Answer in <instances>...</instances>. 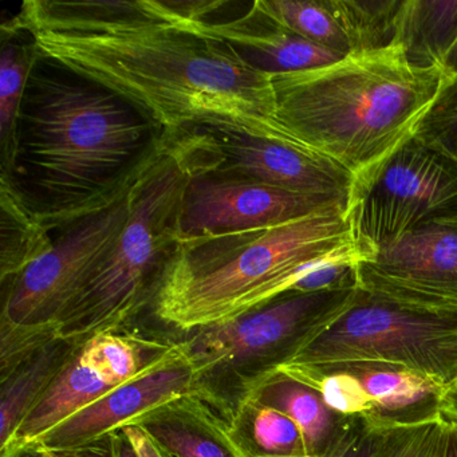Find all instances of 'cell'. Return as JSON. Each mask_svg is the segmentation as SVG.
Wrapping results in <instances>:
<instances>
[{"instance_id": "cell-1", "label": "cell", "mask_w": 457, "mask_h": 457, "mask_svg": "<svg viewBox=\"0 0 457 457\" xmlns=\"http://www.w3.org/2000/svg\"><path fill=\"white\" fill-rule=\"evenodd\" d=\"M10 25L39 55L140 109L164 132H229L298 143L275 120L270 74L205 21H184L159 0H29Z\"/></svg>"}, {"instance_id": "cell-2", "label": "cell", "mask_w": 457, "mask_h": 457, "mask_svg": "<svg viewBox=\"0 0 457 457\" xmlns=\"http://www.w3.org/2000/svg\"><path fill=\"white\" fill-rule=\"evenodd\" d=\"M49 62L44 66L39 55L31 71L14 172L4 176L52 229L117 202L165 132L125 98Z\"/></svg>"}, {"instance_id": "cell-3", "label": "cell", "mask_w": 457, "mask_h": 457, "mask_svg": "<svg viewBox=\"0 0 457 457\" xmlns=\"http://www.w3.org/2000/svg\"><path fill=\"white\" fill-rule=\"evenodd\" d=\"M411 65L401 46L271 76L275 120L302 145L360 176L416 135L448 79Z\"/></svg>"}, {"instance_id": "cell-4", "label": "cell", "mask_w": 457, "mask_h": 457, "mask_svg": "<svg viewBox=\"0 0 457 457\" xmlns=\"http://www.w3.org/2000/svg\"><path fill=\"white\" fill-rule=\"evenodd\" d=\"M357 247L344 211L180 239L152 312L179 333L205 328L269 303L320 262Z\"/></svg>"}, {"instance_id": "cell-5", "label": "cell", "mask_w": 457, "mask_h": 457, "mask_svg": "<svg viewBox=\"0 0 457 457\" xmlns=\"http://www.w3.org/2000/svg\"><path fill=\"white\" fill-rule=\"evenodd\" d=\"M219 162L220 149L212 133L165 132L159 151L133 183L125 228L61 315L58 336L82 344L104 331L129 328L154 309L180 242L187 187L197 172Z\"/></svg>"}, {"instance_id": "cell-6", "label": "cell", "mask_w": 457, "mask_h": 457, "mask_svg": "<svg viewBox=\"0 0 457 457\" xmlns=\"http://www.w3.org/2000/svg\"><path fill=\"white\" fill-rule=\"evenodd\" d=\"M357 288L288 291L245 314L180 333L179 345L195 371L192 395L231 422L259 386L352 306Z\"/></svg>"}, {"instance_id": "cell-7", "label": "cell", "mask_w": 457, "mask_h": 457, "mask_svg": "<svg viewBox=\"0 0 457 457\" xmlns=\"http://www.w3.org/2000/svg\"><path fill=\"white\" fill-rule=\"evenodd\" d=\"M376 362L457 384V312L421 309L357 288L352 306L293 361Z\"/></svg>"}, {"instance_id": "cell-8", "label": "cell", "mask_w": 457, "mask_h": 457, "mask_svg": "<svg viewBox=\"0 0 457 457\" xmlns=\"http://www.w3.org/2000/svg\"><path fill=\"white\" fill-rule=\"evenodd\" d=\"M347 218L362 259L422 224L457 218V159L411 136L355 176Z\"/></svg>"}, {"instance_id": "cell-9", "label": "cell", "mask_w": 457, "mask_h": 457, "mask_svg": "<svg viewBox=\"0 0 457 457\" xmlns=\"http://www.w3.org/2000/svg\"><path fill=\"white\" fill-rule=\"evenodd\" d=\"M132 186L113 204L66 226L49 253L2 283L0 328L57 333L61 315L125 228Z\"/></svg>"}, {"instance_id": "cell-10", "label": "cell", "mask_w": 457, "mask_h": 457, "mask_svg": "<svg viewBox=\"0 0 457 457\" xmlns=\"http://www.w3.org/2000/svg\"><path fill=\"white\" fill-rule=\"evenodd\" d=\"M197 172L187 187L180 239L218 237L279 226L314 213L344 211L338 200L294 194L219 170Z\"/></svg>"}, {"instance_id": "cell-11", "label": "cell", "mask_w": 457, "mask_h": 457, "mask_svg": "<svg viewBox=\"0 0 457 457\" xmlns=\"http://www.w3.org/2000/svg\"><path fill=\"white\" fill-rule=\"evenodd\" d=\"M358 287L409 306L457 312V218L422 224L357 263Z\"/></svg>"}, {"instance_id": "cell-12", "label": "cell", "mask_w": 457, "mask_h": 457, "mask_svg": "<svg viewBox=\"0 0 457 457\" xmlns=\"http://www.w3.org/2000/svg\"><path fill=\"white\" fill-rule=\"evenodd\" d=\"M194 379L191 361L175 341L173 349L148 370L101 395L33 444L50 451L92 443L129 427L136 419L168 401L189 395Z\"/></svg>"}, {"instance_id": "cell-13", "label": "cell", "mask_w": 457, "mask_h": 457, "mask_svg": "<svg viewBox=\"0 0 457 457\" xmlns=\"http://www.w3.org/2000/svg\"><path fill=\"white\" fill-rule=\"evenodd\" d=\"M211 133L220 148L218 168L223 172L294 194L331 197L349 208L354 175L328 157L302 144Z\"/></svg>"}, {"instance_id": "cell-14", "label": "cell", "mask_w": 457, "mask_h": 457, "mask_svg": "<svg viewBox=\"0 0 457 457\" xmlns=\"http://www.w3.org/2000/svg\"><path fill=\"white\" fill-rule=\"evenodd\" d=\"M130 425L140 428L170 457H248L229 422L192 393L157 406Z\"/></svg>"}, {"instance_id": "cell-15", "label": "cell", "mask_w": 457, "mask_h": 457, "mask_svg": "<svg viewBox=\"0 0 457 457\" xmlns=\"http://www.w3.org/2000/svg\"><path fill=\"white\" fill-rule=\"evenodd\" d=\"M328 365L336 366L358 378L373 403V413L369 419L381 427L422 421L440 414L438 406L445 387L430 377L385 363Z\"/></svg>"}, {"instance_id": "cell-16", "label": "cell", "mask_w": 457, "mask_h": 457, "mask_svg": "<svg viewBox=\"0 0 457 457\" xmlns=\"http://www.w3.org/2000/svg\"><path fill=\"white\" fill-rule=\"evenodd\" d=\"M216 34L231 42L243 57L263 73H294L330 65L342 55L279 28L251 9L242 20L212 23Z\"/></svg>"}, {"instance_id": "cell-17", "label": "cell", "mask_w": 457, "mask_h": 457, "mask_svg": "<svg viewBox=\"0 0 457 457\" xmlns=\"http://www.w3.org/2000/svg\"><path fill=\"white\" fill-rule=\"evenodd\" d=\"M81 342L54 336L0 371V452L9 446L21 422L71 362Z\"/></svg>"}, {"instance_id": "cell-18", "label": "cell", "mask_w": 457, "mask_h": 457, "mask_svg": "<svg viewBox=\"0 0 457 457\" xmlns=\"http://www.w3.org/2000/svg\"><path fill=\"white\" fill-rule=\"evenodd\" d=\"M393 45L411 65L457 69V0H403Z\"/></svg>"}, {"instance_id": "cell-19", "label": "cell", "mask_w": 457, "mask_h": 457, "mask_svg": "<svg viewBox=\"0 0 457 457\" xmlns=\"http://www.w3.org/2000/svg\"><path fill=\"white\" fill-rule=\"evenodd\" d=\"M117 386L120 385L87 362L79 349L77 350L71 362L21 422L12 443L0 454L36 443L47 430Z\"/></svg>"}, {"instance_id": "cell-20", "label": "cell", "mask_w": 457, "mask_h": 457, "mask_svg": "<svg viewBox=\"0 0 457 457\" xmlns=\"http://www.w3.org/2000/svg\"><path fill=\"white\" fill-rule=\"evenodd\" d=\"M251 398L290 417L303 433L310 457H323L350 420L331 411L317 389L282 371L270 377Z\"/></svg>"}, {"instance_id": "cell-21", "label": "cell", "mask_w": 457, "mask_h": 457, "mask_svg": "<svg viewBox=\"0 0 457 457\" xmlns=\"http://www.w3.org/2000/svg\"><path fill=\"white\" fill-rule=\"evenodd\" d=\"M39 53L25 31L2 25L0 55V162L2 175H12L18 154V122L31 71Z\"/></svg>"}, {"instance_id": "cell-22", "label": "cell", "mask_w": 457, "mask_h": 457, "mask_svg": "<svg viewBox=\"0 0 457 457\" xmlns=\"http://www.w3.org/2000/svg\"><path fill=\"white\" fill-rule=\"evenodd\" d=\"M0 282L20 275L53 248L50 229L9 176L0 179Z\"/></svg>"}, {"instance_id": "cell-23", "label": "cell", "mask_w": 457, "mask_h": 457, "mask_svg": "<svg viewBox=\"0 0 457 457\" xmlns=\"http://www.w3.org/2000/svg\"><path fill=\"white\" fill-rule=\"evenodd\" d=\"M229 425L248 457H310L301 428L253 398L240 406Z\"/></svg>"}, {"instance_id": "cell-24", "label": "cell", "mask_w": 457, "mask_h": 457, "mask_svg": "<svg viewBox=\"0 0 457 457\" xmlns=\"http://www.w3.org/2000/svg\"><path fill=\"white\" fill-rule=\"evenodd\" d=\"M253 9L270 22L337 54H352L328 0H256Z\"/></svg>"}, {"instance_id": "cell-25", "label": "cell", "mask_w": 457, "mask_h": 457, "mask_svg": "<svg viewBox=\"0 0 457 457\" xmlns=\"http://www.w3.org/2000/svg\"><path fill=\"white\" fill-rule=\"evenodd\" d=\"M403 0H328L352 53L393 46Z\"/></svg>"}, {"instance_id": "cell-26", "label": "cell", "mask_w": 457, "mask_h": 457, "mask_svg": "<svg viewBox=\"0 0 457 457\" xmlns=\"http://www.w3.org/2000/svg\"><path fill=\"white\" fill-rule=\"evenodd\" d=\"M446 420L443 414L385 428L374 457H440Z\"/></svg>"}, {"instance_id": "cell-27", "label": "cell", "mask_w": 457, "mask_h": 457, "mask_svg": "<svg viewBox=\"0 0 457 457\" xmlns=\"http://www.w3.org/2000/svg\"><path fill=\"white\" fill-rule=\"evenodd\" d=\"M422 140L443 148L457 159V69L417 129Z\"/></svg>"}, {"instance_id": "cell-28", "label": "cell", "mask_w": 457, "mask_h": 457, "mask_svg": "<svg viewBox=\"0 0 457 457\" xmlns=\"http://www.w3.org/2000/svg\"><path fill=\"white\" fill-rule=\"evenodd\" d=\"M385 428L368 417L350 419L323 457H374Z\"/></svg>"}, {"instance_id": "cell-29", "label": "cell", "mask_w": 457, "mask_h": 457, "mask_svg": "<svg viewBox=\"0 0 457 457\" xmlns=\"http://www.w3.org/2000/svg\"><path fill=\"white\" fill-rule=\"evenodd\" d=\"M46 451L49 452L50 457H119L117 432L82 445Z\"/></svg>"}, {"instance_id": "cell-30", "label": "cell", "mask_w": 457, "mask_h": 457, "mask_svg": "<svg viewBox=\"0 0 457 457\" xmlns=\"http://www.w3.org/2000/svg\"><path fill=\"white\" fill-rule=\"evenodd\" d=\"M121 430L132 444L138 457H170L140 428L130 425V427L122 428Z\"/></svg>"}, {"instance_id": "cell-31", "label": "cell", "mask_w": 457, "mask_h": 457, "mask_svg": "<svg viewBox=\"0 0 457 457\" xmlns=\"http://www.w3.org/2000/svg\"><path fill=\"white\" fill-rule=\"evenodd\" d=\"M438 408L446 420L457 422V384L444 390Z\"/></svg>"}, {"instance_id": "cell-32", "label": "cell", "mask_w": 457, "mask_h": 457, "mask_svg": "<svg viewBox=\"0 0 457 457\" xmlns=\"http://www.w3.org/2000/svg\"><path fill=\"white\" fill-rule=\"evenodd\" d=\"M440 457H457V422L452 420H446Z\"/></svg>"}, {"instance_id": "cell-33", "label": "cell", "mask_w": 457, "mask_h": 457, "mask_svg": "<svg viewBox=\"0 0 457 457\" xmlns=\"http://www.w3.org/2000/svg\"><path fill=\"white\" fill-rule=\"evenodd\" d=\"M0 457H50L49 452L37 444H29V445L20 446V448L12 449L6 453L0 454Z\"/></svg>"}, {"instance_id": "cell-34", "label": "cell", "mask_w": 457, "mask_h": 457, "mask_svg": "<svg viewBox=\"0 0 457 457\" xmlns=\"http://www.w3.org/2000/svg\"><path fill=\"white\" fill-rule=\"evenodd\" d=\"M117 453L119 457H138L130 441L122 430L117 432Z\"/></svg>"}]
</instances>
